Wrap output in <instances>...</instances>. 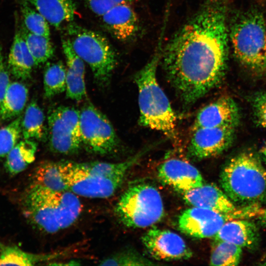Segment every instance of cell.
I'll return each instance as SVG.
<instances>
[{"mask_svg": "<svg viewBox=\"0 0 266 266\" xmlns=\"http://www.w3.org/2000/svg\"><path fill=\"white\" fill-rule=\"evenodd\" d=\"M225 6L206 0L169 41L162 64L166 77L185 104L196 102L217 86L228 58Z\"/></svg>", "mask_w": 266, "mask_h": 266, "instance_id": "1", "label": "cell"}, {"mask_svg": "<svg viewBox=\"0 0 266 266\" xmlns=\"http://www.w3.org/2000/svg\"><path fill=\"white\" fill-rule=\"evenodd\" d=\"M143 149L117 163L102 162H58L61 176L68 190L78 196L105 199L121 186L128 170L148 151Z\"/></svg>", "mask_w": 266, "mask_h": 266, "instance_id": "2", "label": "cell"}, {"mask_svg": "<svg viewBox=\"0 0 266 266\" xmlns=\"http://www.w3.org/2000/svg\"><path fill=\"white\" fill-rule=\"evenodd\" d=\"M23 205L31 222L47 233L71 226L82 208L78 196L70 191H55L33 183L26 192Z\"/></svg>", "mask_w": 266, "mask_h": 266, "instance_id": "3", "label": "cell"}, {"mask_svg": "<svg viewBox=\"0 0 266 266\" xmlns=\"http://www.w3.org/2000/svg\"><path fill=\"white\" fill-rule=\"evenodd\" d=\"M224 192L237 207L266 205V169L251 152L230 159L220 175Z\"/></svg>", "mask_w": 266, "mask_h": 266, "instance_id": "4", "label": "cell"}, {"mask_svg": "<svg viewBox=\"0 0 266 266\" xmlns=\"http://www.w3.org/2000/svg\"><path fill=\"white\" fill-rule=\"evenodd\" d=\"M160 58V53H156L134 76L138 94V122L143 127L174 138L176 115L156 76Z\"/></svg>", "mask_w": 266, "mask_h": 266, "instance_id": "5", "label": "cell"}, {"mask_svg": "<svg viewBox=\"0 0 266 266\" xmlns=\"http://www.w3.org/2000/svg\"><path fill=\"white\" fill-rule=\"evenodd\" d=\"M66 32L74 52L90 66L97 84L101 87L108 85L117 64V54L108 39L72 22Z\"/></svg>", "mask_w": 266, "mask_h": 266, "instance_id": "6", "label": "cell"}, {"mask_svg": "<svg viewBox=\"0 0 266 266\" xmlns=\"http://www.w3.org/2000/svg\"><path fill=\"white\" fill-rule=\"evenodd\" d=\"M230 37L237 60L252 70L266 68V24L258 10H249L233 22Z\"/></svg>", "mask_w": 266, "mask_h": 266, "instance_id": "7", "label": "cell"}, {"mask_svg": "<svg viewBox=\"0 0 266 266\" xmlns=\"http://www.w3.org/2000/svg\"><path fill=\"white\" fill-rule=\"evenodd\" d=\"M120 222L131 228H145L161 221L165 214L161 195L147 183L130 186L122 195L115 209Z\"/></svg>", "mask_w": 266, "mask_h": 266, "instance_id": "8", "label": "cell"}, {"mask_svg": "<svg viewBox=\"0 0 266 266\" xmlns=\"http://www.w3.org/2000/svg\"><path fill=\"white\" fill-rule=\"evenodd\" d=\"M261 209L257 206L239 207L233 212L222 214L207 208L193 206L180 214L178 228L183 233L192 237H213L227 222L258 216Z\"/></svg>", "mask_w": 266, "mask_h": 266, "instance_id": "9", "label": "cell"}, {"mask_svg": "<svg viewBox=\"0 0 266 266\" xmlns=\"http://www.w3.org/2000/svg\"><path fill=\"white\" fill-rule=\"evenodd\" d=\"M47 135L50 150L56 153H77L82 146L80 111L73 107L60 105L50 109Z\"/></svg>", "mask_w": 266, "mask_h": 266, "instance_id": "10", "label": "cell"}, {"mask_svg": "<svg viewBox=\"0 0 266 266\" xmlns=\"http://www.w3.org/2000/svg\"><path fill=\"white\" fill-rule=\"evenodd\" d=\"M80 128L82 146L88 152L99 155L112 153L119 139L106 116L91 102L80 111Z\"/></svg>", "mask_w": 266, "mask_h": 266, "instance_id": "11", "label": "cell"}, {"mask_svg": "<svg viewBox=\"0 0 266 266\" xmlns=\"http://www.w3.org/2000/svg\"><path fill=\"white\" fill-rule=\"evenodd\" d=\"M141 240L150 255L158 260H188L193 255L183 238L168 230L152 228L143 234Z\"/></svg>", "mask_w": 266, "mask_h": 266, "instance_id": "12", "label": "cell"}, {"mask_svg": "<svg viewBox=\"0 0 266 266\" xmlns=\"http://www.w3.org/2000/svg\"><path fill=\"white\" fill-rule=\"evenodd\" d=\"M235 128L233 126H225L192 130L188 147L189 155L198 160L220 155L232 144Z\"/></svg>", "mask_w": 266, "mask_h": 266, "instance_id": "13", "label": "cell"}, {"mask_svg": "<svg viewBox=\"0 0 266 266\" xmlns=\"http://www.w3.org/2000/svg\"><path fill=\"white\" fill-rule=\"evenodd\" d=\"M159 180L182 193L203 185L204 181L200 171L184 160L169 159L162 163L158 168Z\"/></svg>", "mask_w": 266, "mask_h": 266, "instance_id": "14", "label": "cell"}, {"mask_svg": "<svg viewBox=\"0 0 266 266\" xmlns=\"http://www.w3.org/2000/svg\"><path fill=\"white\" fill-rule=\"evenodd\" d=\"M239 120L237 104L230 97H223L205 105L197 114L192 130L225 126L236 127Z\"/></svg>", "mask_w": 266, "mask_h": 266, "instance_id": "15", "label": "cell"}, {"mask_svg": "<svg viewBox=\"0 0 266 266\" xmlns=\"http://www.w3.org/2000/svg\"><path fill=\"white\" fill-rule=\"evenodd\" d=\"M101 17L105 29L119 40L132 39L138 30V19L130 2L117 5Z\"/></svg>", "mask_w": 266, "mask_h": 266, "instance_id": "16", "label": "cell"}, {"mask_svg": "<svg viewBox=\"0 0 266 266\" xmlns=\"http://www.w3.org/2000/svg\"><path fill=\"white\" fill-rule=\"evenodd\" d=\"M184 200L192 206L205 208L222 213L233 212L238 209L225 193L213 184L181 193Z\"/></svg>", "mask_w": 266, "mask_h": 266, "instance_id": "17", "label": "cell"}, {"mask_svg": "<svg viewBox=\"0 0 266 266\" xmlns=\"http://www.w3.org/2000/svg\"><path fill=\"white\" fill-rule=\"evenodd\" d=\"M213 238L254 250L259 245L260 235L256 224L247 219H238L226 223Z\"/></svg>", "mask_w": 266, "mask_h": 266, "instance_id": "18", "label": "cell"}, {"mask_svg": "<svg viewBox=\"0 0 266 266\" xmlns=\"http://www.w3.org/2000/svg\"><path fill=\"white\" fill-rule=\"evenodd\" d=\"M62 42L67 66L66 97L73 100H80L86 95L84 62L74 52L67 38L63 39Z\"/></svg>", "mask_w": 266, "mask_h": 266, "instance_id": "19", "label": "cell"}, {"mask_svg": "<svg viewBox=\"0 0 266 266\" xmlns=\"http://www.w3.org/2000/svg\"><path fill=\"white\" fill-rule=\"evenodd\" d=\"M8 69L17 79L27 80L35 65L19 27L15 33L8 58Z\"/></svg>", "mask_w": 266, "mask_h": 266, "instance_id": "20", "label": "cell"}, {"mask_svg": "<svg viewBox=\"0 0 266 266\" xmlns=\"http://www.w3.org/2000/svg\"><path fill=\"white\" fill-rule=\"evenodd\" d=\"M39 12L52 26L59 28L73 21L76 9L75 0H23Z\"/></svg>", "mask_w": 266, "mask_h": 266, "instance_id": "21", "label": "cell"}, {"mask_svg": "<svg viewBox=\"0 0 266 266\" xmlns=\"http://www.w3.org/2000/svg\"><path fill=\"white\" fill-rule=\"evenodd\" d=\"M63 254L61 252L33 254L25 252L16 246H4L0 254V266H31L42 263H52Z\"/></svg>", "mask_w": 266, "mask_h": 266, "instance_id": "22", "label": "cell"}, {"mask_svg": "<svg viewBox=\"0 0 266 266\" xmlns=\"http://www.w3.org/2000/svg\"><path fill=\"white\" fill-rule=\"evenodd\" d=\"M28 98V89L18 81L9 84L0 107V120L17 118L23 111Z\"/></svg>", "mask_w": 266, "mask_h": 266, "instance_id": "23", "label": "cell"}, {"mask_svg": "<svg viewBox=\"0 0 266 266\" xmlns=\"http://www.w3.org/2000/svg\"><path fill=\"white\" fill-rule=\"evenodd\" d=\"M37 144L33 140L24 139L17 143L7 155L5 165L11 174H17L33 163L35 157Z\"/></svg>", "mask_w": 266, "mask_h": 266, "instance_id": "24", "label": "cell"}, {"mask_svg": "<svg viewBox=\"0 0 266 266\" xmlns=\"http://www.w3.org/2000/svg\"><path fill=\"white\" fill-rule=\"evenodd\" d=\"M44 113L36 101L33 100L28 105L21 121L22 133L24 139L41 140L47 130Z\"/></svg>", "mask_w": 266, "mask_h": 266, "instance_id": "25", "label": "cell"}, {"mask_svg": "<svg viewBox=\"0 0 266 266\" xmlns=\"http://www.w3.org/2000/svg\"><path fill=\"white\" fill-rule=\"evenodd\" d=\"M20 29L35 66L45 63L53 56L54 49L50 37L32 33L23 24Z\"/></svg>", "mask_w": 266, "mask_h": 266, "instance_id": "26", "label": "cell"}, {"mask_svg": "<svg viewBox=\"0 0 266 266\" xmlns=\"http://www.w3.org/2000/svg\"><path fill=\"white\" fill-rule=\"evenodd\" d=\"M46 65L43 76L44 96L50 99L66 90V68L61 61Z\"/></svg>", "mask_w": 266, "mask_h": 266, "instance_id": "27", "label": "cell"}, {"mask_svg": "<svg viewBox=\"0 0 266 266\" xmlns=\"http://www.w3.org/2000/svg\"><path fill=\"white\" fill-rule=\"evenodd\" d=\"M210 257L211 266H236L241 260L242 248L233 243L214 239Z\"/></svg>", "mask_w": 266, "mask_h": 266, "instance_id": "28", "label": "cell"}, {"mask_svg": "<svg viewBox=\"0 0 266 266\" xmlns=\"http://www.w3.org/2000/svg\"><path fill=\"white\" fill-rule=\"evenodd\" d=\"M33 183L55 191L68 190L61 176L58 162L41 163L34 172Z\"/></svg>", "mask_w": 266, "mask_h": 266, "instance_id": "29", "label": "cell"}, {"mask_svg": "<svg viewBox=\"0 0 266 266\" xmlns=\"http://www.w3.org/2000/svg\"><path fill=\"white\" fill-rule=\"evenodd\" d=\"M23 25L32 33L50 37L49 23L27 1L20 0Z\"/></svg>", "mask_w": 266, "mask_h": 266, "instance_id": "30", "label": "cell"}, {"mask_svg": "<svg viewBox=\"0 0 266 266\" xmlns=\"http://www.w3.org/2000/svg\"><path fill=\"white\" fill-rule=\"evenodd\" d=\"M22 118L20 115L0 129V159L6 157L18 143L22 133Z\"/></svg>", "mask_w": 266, "mask_h": 266, "instance_id": "31", "label": "cell"}, {"mask_svg": "<svg viewBox=\"0 0 266 266\" xmlns=\"http://www.w3.org/2000/svg\"><path fill=\"white\" fill-rule=\"evenodd\" d=\"M100 266H151L156 264L131 250L119 251L101 260Z\"/></svg>", "mask_w": 266, "mask_h": 266, "instance_id": "32", "label": "cell"}, {"mask_svg": "<svg viewBox=\"0 0 266 266\" xmlns=\"http://www.w3.org/2000/svg\"><path fill=\"white\" fill-rule=\"evenodd\" d=\"M90 9L101 16L110 9L120 3L130 2L131 0H84Z\"/></svg>", "mask_w": 266, "mask_h": 266, "instance_id": "33", "label": "cell"}, {"mask_svg": "<svg viewBox=\"0 0 266 266\" xmlns=\"http://www.w3.org/2000/svg\"><path fill=\"white\" fill-rule=\"evenodd\" d=\"M253 110L257 124L266 128V94L259 95L255 98Z\"/></svg>", "mask_w": 266, "mask_h": 266, "instance_id": "34", "label": "cell"}, {"mask_svg": "<svg viewBox=\"0 0 266 266\" xmlns=\"http://www.w3.org/2000/svg\"><path fill=\"white\" fill-rule=\"evenodd\" d=\"M10 83L9 70L5 65L2 49L0 46V107Z\"/></svg>", "mask_w": 266, "mask_h": 266, "instance_id": "35", "label": "cell"}, {"mask_svg": "<svg viewBox=\"0 0 266 266\" xmlns=\"http://www.w3.org/2000/svg\"><path fill=\"white\" fill-rule=\"evenodd\" d=\"M257 217L258 225L263 228H266V208L262 209Z\"/></svg>", "mask_w": 266, "mask_h": 266, "instance_id": "36", "label": "cell"}, {"mask_svg": "<svg viewBox=\"0 0 266 266\" xmlns=\"http://www.w3.org/2000/svg\"><path fill=\"white\" fill-rule=\"evenodd\" d=\"M260 153L262 156L263 159L266 164V145L263 146L261 150Z\"/></svg>", "mask_w": 266, "mask_h": 266, "instance_id": "37", "label": "cell"}, {"mask_svg": "<svg viewBox=\"0 0 266 266\" xmlns=\"http://www.w3.org/2000/svg\"><path fill=\"white\" fill-rule=\"evenodd\" d=\"M262 265L266 266V259L265 261L264 262V264H262Z\"/></svg>", "mask_w": 266, "mask_h": 266, "instance_id": "38", "label": "cell"}, {"mask_svg": "<svg viewBox=\"0 0 266 266\" xmlns=\"http://www.w3.org/2000/svg\"><path fill=\"white\" fill-rule=\"evenodd\" d=\"M265 70H266V68Z\"/></svg>", "mask_w": 266, "mask_h": 266, "instance_id": "39", "label": "cell"}]
</instances>
